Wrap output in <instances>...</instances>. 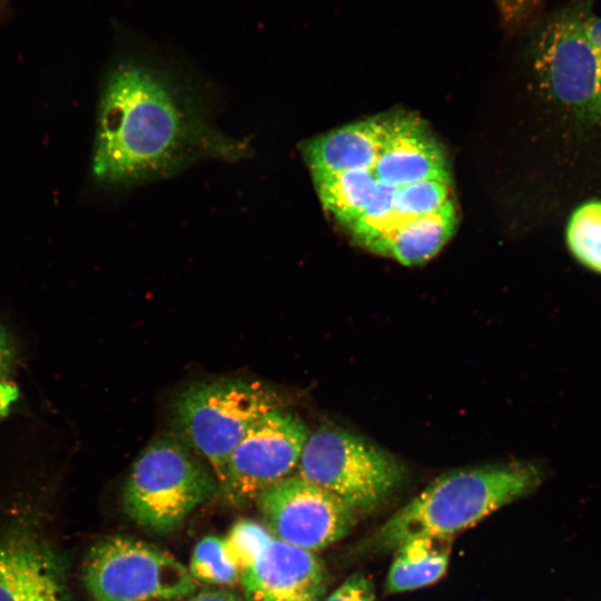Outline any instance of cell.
I'll list each match as a JSON object with an SVG mask.
<instances>
[{
    "instance_id": "obj_1",
    "label": "cell",
    "mask_w": 601,
    "mask_h": 601,
    "mask_svg": "<svg viewBox=\"0 0 601 601\" xmlns=\"http://www.w3.org/2000/svg\"><path fill=\"white\" fill-rule=\"evenodd\" d=\"M328 216L363 249L406 266L435 257L459 224L445 150L426 122L390 111L303 144Z\"/></svg>"
},
{
    "instance_id": "obj_2",
    "label": "cell",
    "mask_w": 601,
    "mask_h": 601,
    "mask_svg": "<svg viewBox=\"0 0 601 601\" xmlns=\"http://www.w3.org/2000/svg\"><path fill=\"white\" fill-rule=\"evenodd\" d=\"M246 147L210 127L164 78L126 63L101 95L92 171L129 185L170 175L206 157L235 159Z\"/></svg>"
},
{
    "instance_id": "obj_3",
    "label": "cell",
    "mask_w": 601,
    "mask_h": 601,
    "mask_svg": "<svg viewBox=\"0 0 601 601\" xmlns=\"http://www.w3.org/2000/svg\"><path fill=\"white\" fill-rule=\"evenodd\" d=\"M541 471L529 463L490 464L447 472L397 510L368 540L373 551L395 550L417 536H447L530 493Z\"/></svg>"
},
{
    "instance_id": "obj_4",
    "label": "cell",
    "mask_w": 601,
    "mask_h": 601,
    "mask_svg": "<svg viewBox=\"0 0 601 601\" xmlns=\"http://www.w3.org/2000/svg\"><path fill=\"white\" fill-rule=\"evenodd\" d=\"M218 491L207 463L176 435L150 442L132 464L122 490V509L138 526L166 534Z\"/></svg>"
},
{
    "instance_id": "obj_5",
    "label": "cell",
    "mask_w": 601,
    "mask_h": 601,
    "mask_svg": "<svg viewBox=\"0 0 601 601\" xmlns=\"http://www.w3.org/2000/svg\"><path fill=\"white\" fill-rule=\"evenodd\" d=\"M280 395L257 380L220 378L183 391L173 406L178 436L215 474L217 482L235 446L266 413L283 408Z\"/></svg>"
},
{
    "instance_id": "obj_6",
    "label": "cell",
    "mask_w": 601,
    "mask_h": 601,
    "mask_svg": "<svg viewBox=\"0 0 601 601\" xmlns=\"http://www.w3.org/2000/svg\"><path fill=\"white\" fill-rule=\"evenodd\" d=\"M297 475L335 494L356 512L383 504L405 479V466L388 452L341 428L309 433Z\"/></svg>"
},
{
    "instance_id": "obj_7",
    "label": "cell",
    "mask_w": 601,
    "mask_h": 601,
    "mask_svg": "<svg viewBox=\"0 0 601 601\" xmlns=\"http://www.w3.org/2000/svg\"><path fill=\"white\" fill-rule=\"evenodd\" d=\"M83 581L93 601H173L196 590L174 555L129 535L97 541L85 559Z\"/></svg>"
},
{
    "instance_id": "obj_8",
    "label": "cell",
    "mask_w": 601,
    "mask_h": 601,
    "mask_svg": "<svg viewBox=\"0 0 601 601\" xmlns=\"http://www.w3.org/2000/svg\"><path fill=\"white\" fill-rule=\"evenodd\" d=\"M224 540L246 601H323L328 575L314 552L279 540L253 520L236 522Z\"/></svg>"
},
{
    "instance_id": "obj_9",
    "label": "cell",
    "mask_w": 601,
    "mask_h": 601,
    "mask_svg": "<svg viewBox=\"0 0 601 601\" xmlns=\"http://www.w3.org/2000/svg\"><path fill=\"white\" fill-rule=\"evenodd\" d=\"M587 14L569 8L545 24L535 47V67L556 100L582 120L601 126V67L587 35Z\"/></svg>"
},
{
    "instance_id": "obj_10",
    "label": "cell",
    "mask_w": 601,
    "mask_h": 601,
    "mask_svg": "<svg viewBox=\"0 0 601 601\" xmlns=\"http://www.w3.org/2000/svg\"><path fill=\"white\" fill-rule=\"evenodd\" d=\"M308 435L304 421L284 407L266 413L235 446L218 491L231 504L256 500L297 467Z\"/></svg>"
},
{
    "instance_id": "obj_11",
    "label": "cell",
    "mask_w": 601,
    "mask_h": 601,
    "mask_svg": "<svg viewBox=\"0 0 601 601\" xmlns=\"http://www.w3.org/2000/svg\"><path fill=\"white\" fill-rule=\"evenodd\" d=\"M256 500L273 535L312 552L342 540L356 523L353 508L298 475L287 476Z\"/></svg>"
},
{
    "instance_id": "obj_12",
    "label": "cell",
    "mask_w": 601,
    "mask_h": 601,
    "mask_svg": "<svg viewBox=\"0 0 601 601\" xmlns=\"http://www.w3.org/2000/svg\"><path fill=\"white\" fill-rule=\"evenodd\" d=\"M0 601H72L62 555L27 521L0 531Z\"/></svg>"
},
{
    "instance_id": "obj_13",
    "label": "cell",
    "mask_w": 601,
    "mask_h": 601,
    "mask_svg": "<svg viewBox=\"0 0 601 601\" xmlns=\"http://www.w3.org/2000/svg\"><path fill=\"white\" fill-rule=\"evenodd\" d=\"M452 538L417 536L401 543L387 573L390 593L412 591L437 581L446 571Z\"/></svg>"
},
{
    "instance_id": "obj_14",
    "label": "cell",
    "mask_w": 601,
    "mask_h": 601,
    "mask_svg": "<svg viewBox=\"0 0 601 601\" xmlns=\"http://www.w3.org/2000/svg\"><path fill=\"white\" fill-rule=\"evenodd\" d=\"M566 243L581 264L601 273V201L584 203L573 211L566 227Z\"/></svg>"
},
{
    "instance_id": "obj_15",
    "label": "cell",
    "mask_w": 601,
    "mask_h": 601,
    "mask_svg": "<svg viewBox=\"0 0 601 601\" xmlns=\"http://www.w3.org/2000/svg\"><path fill=\"white\" fill-rule=\"evenodd\" d=\"M188 571L195 581L214 585L239 582L238 566L229 559L224 538L208 535L194 548Z\"/></svg>"
},
{
    "instance_id": "obj_16",
    "label": "cell",
    "mask_w": 601,
    "mask_h": 601,
    "mask_svg": "<svg viewBox=\"0 0 601 601\" xmlns=\"http://www.w3.org/2000/svg\"><path fill=\"white\" fill-rule=\"evenodd\" d=\"M18 349L13 336L0 319V421L18 400Z\"/></svg>"
},
{
    "instance_id": "obj_17",
    "label": "cell",
    "mask_w": 601,
    "mask_h": 601,
    "mask_svg": "<svg viewBox=\"0 0 601 601\" xmlns=\"http://www.w3.org/2000/svg\"><path fill=\"white\" fill-rule=\"evenodd\" d=\"M323 601H375L372 580L363 573H353Z\"/></svg>"
},
{
    "instance_id": "obj_18",
    "label": "cell",
    "mask_w": 601,
    "mask_h": 601,
    "mask_svg": "<svg viewBox=\"0 0 601 601\" xmlns=\"http://www.w3.org/2000/svg\"><path fill=\"white\" fill-rule=\"evenodd\" d=\"M540 0H496L503 22L515 26L534 9Z\"/></svg>"
},
{
    "instance_id": "obj_19",
    "label": "cell",
    "mask_w": 601,
    "mask_h": 601,
    "mask_svg": "<svg viewBox=\"0 0 601 601\" xmlns=\"http://www.w3.org/2000/svg\"><path fill=\"white\" fill-rule=\"evenodd\" d=\"M187 601H242V599L226 589H209L191 595Z\"/></svg>"
},
{
    "instance_id": "obj_20",
    "label": "cell",
    "mask_w": 601,
    "mask_h": 601,
    "mask_svg": "<svg viewBox=\"0 0 601 601\" xmlns=\"http://www.w3.org/2000/svg\"><path fill=\"white\" fill-rule=\"evenodd\" d=\"M587 35L598 55L601 67V17L587 14L585 18Z\"/></svg>"
}]
</instances>
